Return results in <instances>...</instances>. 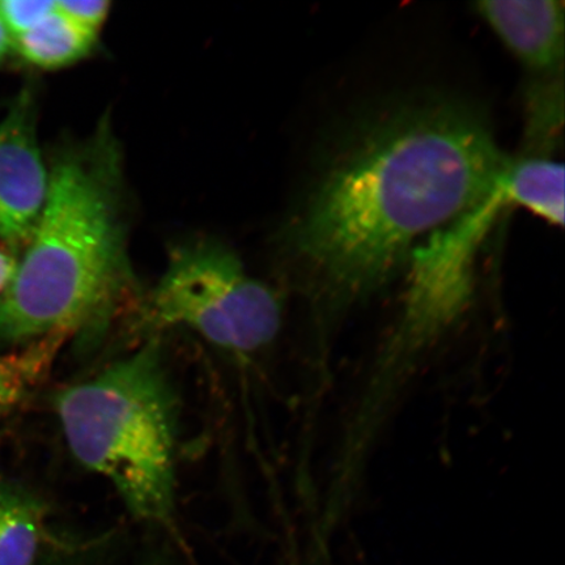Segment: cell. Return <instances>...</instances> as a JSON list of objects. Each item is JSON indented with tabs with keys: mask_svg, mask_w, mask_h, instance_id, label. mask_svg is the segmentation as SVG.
<instances>
[{
	"mask_svg": "<svg viewBox=\"0 0 565 565\" xmlns=\"http://www.w3.org/2000/svg\"><path fill=\"white\" fill-rule=\"evenodd\" d=\"M507 157L459 98H406L352 127L287 231L318 369L352 310L384 291L418 242L490 189Z\"/></svg>",
	"mask_w": 565,
	"mask_h": 565,
	"instance_id": "6da1fadb",
	"label": "cell"
},
{
	"mask_svg": "<svg viewBox=\"0 0 565 565\" xmlns=\"http://www.w3.org/2000/svg\"><path fill=\"white\" fill-rule=\"evenodd\" d=\"M35 118L33 90L24 89L0 122V242L10 249L31 242L47 196Z\"/></svg>",
	"mask_w": 565,
	"mask_h": 565,
	"instance_id": "8992f818",
	"label": "cell"
},
{
	"mask_svg": "<svg viewBox=\"0 0 565 565\" xmlns=\"http://www.w3.org/2000/svg\"><path fill=\"white\" fill-rule=\"evenodd\" d=\"M55 409L71 454L115 487L134 518L171 524L175 413L157 339L62 391Z\"/></svg>",
	"mask_w": 565,
	"mask_h": 565,
	"instance_id": "3957f363",
	"label": "cell"
},
{
	"mask_svg": "<svg viewBox=\"0 0 565 565\" xmlns=\"http://www.w3.org/2000/svg\"><path fill=\"white\" fill-rule=\"evenodd\" d=\"M11 52H13L12 38L10 33L7 32L2 20H0V65H2Z\"/></svg>",
	"mask_w": 565,
	"mask_h": 565,
	"instance_id": "9a60e30c",
	"label": "cell"
},
{
	"mask_svg": "<svg viewBox=\"0 0 565 565\" xmlns=\"http://www.w3.org/2000/svg\"><path fill=\"white\" fill-rule=\"evenodd\" d=\"M95 44V35L79 30L56 9L33 30L12 40L13 52L44 70L73 65L86 58Z\"/></svg>",
	"mask_w": 565,
	"mask_h": 565,
	"instance_id": "9c48e42d",
	"label": "cell"
},
{
	"mask_svg": "<svg viewBox=\"0 0 565 565\" xmlns=\"http://www.w3.org/2000/svg\"><path fill=\"white\" fill-rule=\"evenodd\" d=\"M122 189L121 154L105 119L55 154L38 227L0 292V345L70 337L104 321L130 291Z\"/></svg>",
	"mask_w": 565,
	"mask_h": 565,
	"instance_id": "7a4b0ae2",
	"label": "cell"
},
{
	"mask_svg": "<svg viewBox=\"0 0 565 565\" xmlns=\"http://www.w3.org/2000/svg\"><path fill=\"white\" fill-rule=\"evenodd\" d=\"M526 115V150L522 157L551 158L563 136V73L539 76L527 92Z\"/></svg>",
	"mask_w": 565,
	"mask_h": 565,
	"instance_id": "8fae6325",
	"label": "cell"
},
{
	"mask_svg": "<svg viewBox=\"0 0 565 565\" xmlns=\"http://www.w3.org/2000/svg\"><path fill=\"white\" fill-rule=\"evenodd\" d=\"M18 260L15 253L0 247V292L9 285L13 273L17 270Z\"/></svg>",
	"mask_w": 565,
	"mask_h": 565,
	"instance_id": "5bb4252c",
	"label": "cell"
},
{
	"mask_svg": "<svg viewBox=\"0 0 565 565\" xmlns=\"http://www.w3.org/2000/svg\"><path fill=\"white\" fill-rule=\"evenodd\" d=\"M476 10L504 45L539 76L563 73L562 0H486Z\"/></svg>",
	"mask_w": 565,
	"mask_h": 565,
	"instance_id": "52a82bcc",
	"label": "cell"
},
{
	"mask_svg": "<svg viewBox=\"0 0 565 565\" xmlns=\"http://www.w3.org/2000/svg\"><path fill=\"white\" fill-rule=\"evenodd\" d=\"M45 534L44 504L20 487L0 482V565H34Z\"/></svg>",
	"mask_w": 565,
	"mask_h": 565,
	"instance_id": "ba28073f",
	"label": "cell"
},
{
	"mask_svg": "<svg viewBox=\"0 0 565 565\" xmlns=\"http://www.w3.org/2000/svg\"><path fill=\"white\" fill-rule=\"evenodd\" d=\"M67 338L47 337L10 355H0V423L30 397L33 387L51 370Z\"/></svg>",
	"mask_w": 565,
	"mask_h": 565,
	"instance_id": "30bf717a",
	"label": "cell"
},
{
	"mask_svg": "<svg viewBox=\"0 0 565 565\" xmlns=\"http://www.w3.org/2000/svg\"><path fill=\"white\" fill-rule=\"evenodd\" d=\"M55 9L79 30L96 38L109 15L110 3L104 0H65L55 2Z\"/></svg>",
	"mask_w": 565,
	"mask_h": 565,
	"instance_id": "4fadbf2b",
	"label": "cell"
},
{
	"mask_svg": "<svg viewBox=\"0 0 565 565\" xmlns=\"http://www.w3.org/2000/svg\"><path fill=\"white\" fill-rule=\"evenodd\" d=\"M55 11L51 0H0V20L12 40L33 30Z\"/></svg>",
	"mask_w": 565,
	"mask_h": 565,
	"instance_id": "7c38bea8",
	"label": "cell"
},
{
	"mask_svg": "<svg viewBox=\"0 0 565 565\" xmlns=\"http://www.w3.org/2000/svg\"><path fill=\"white\" fill-rule=\"evenodd\" d=\"M511 207H524V193L504 164L478 201L414 247L404 300L391 324L408 351L430 355L461 323L475 296L480 247Z\"/></svg>",
	"mask_w": 565,
	"mask_h": 565,
	"instance_id": "5b68a950",
	"label": "cell"
},
{
	"mask_svg": "<svg viewBox=\"0 0 565 565\" xmlns=\"http://www.w3.org/2000/svg\"><path fill=\"white\" fill-rule=\"evenodd\" d=\"M281 315L279 295L214 242L174 246L146 309L154 328L185 327L218 348L242 353L270 344L279 334Z\"/></svg>",
	"mask_w": 565,
	"mask_h": 565,
	"instance_id": "277c9868",
	"label": "cell"
}]
</instances>
